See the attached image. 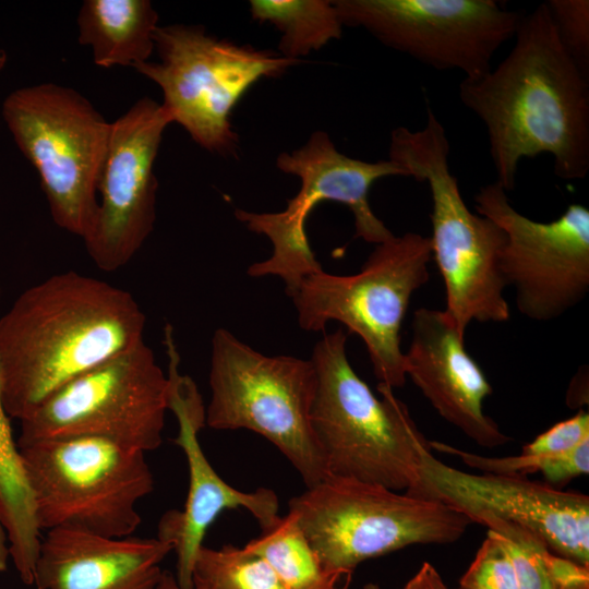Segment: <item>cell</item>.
Segmentation results:
<instances>
[{
  "label": "cell",
  "instance_id": "9",
  "mask_svg": "<svg viewBox=\"0 0 589 589\" xmlns=\"http://www.w3.org/2000/svg\"><path fill=\"white\" fill-rule=\"evenodd\" d=\"M1 115L38 175L52 220L83 239L98 207L111 122L76 89L50 82L12 91Z\"/></svg>",
  "mask_w": 589,
  "mask_h": 589
},
{
  "label": "cell",
  "instance_id": "11",
  "mask_svg": "<svg viewBox=\"0 0 589 589\" xmlns=\"http://www.w3.org/2000/svg\"><path fill=\"white\" fill-rule=\"evenodd\" d=\"M276 166L301 182L286 208L277 213L235 212L239 221L250 231L268 238L273 247L268 259L248 267L249 276H277L290 296L306 276L323 269L310 247L305 225L310 213L325 201L349 207L356 238L378 244L394 236L369 202L375 181L389 176L407 177L404 168L393 160L370 163L351 158L337 151L327 133L316 131L300 148L278 155Z\"/></svg>",
  "mask_w": 589,
  "mask_h": 589
},
{
  "label": "cell",
  "instance_id": "18",
  "mask_svg": "<svg viewBox=\"0 0 589 589\" xmlns=\"http://www.w3.org/2000/svg\"><path fill=\"white\" fill-rule=\"evenodd\" d=\"M412 337L404 352L406 376L420 388L442 418L483 447L506 444L509 437L483 411L492 386L467 352L465 336L444 311L419 308Z\"/></svg>",
  "mask_w": 589,
  "mask_h": 589
},
{
  "label": "cell",
  "instance_id": "20",
  "mask_svg": "<svg viewBox=\"0 0 589 589\" xmlns=\"http://www.w3.org/2000/svg\"><path fill=\"white\" fill-rule=\"evenodd\" d=\"M158 13L148 0H85L77 14V40L104 69L149 61Z\"/></svg>",
  "mask_w": 589,
  "mask_h": 589
},
{
  "label": "cell",
  "instance_id": "3",
  "mask_svg": "<svg viewBox=\"0 0 589 589\" xmlns=\"http://www.w3.org/2000/svg\"><path fill=\"white\" fill-rule=\"evenodd\" d=\"M347 338L341 328L325 334L310 358L316 372L311 423L327 476L411 494L429 441L393 388L377 384L376 397L356 373Z\"/></svg>",
  "mask_w": 589,
  "mask_h": 589
},
{
  "label": "cell",
  "instance_id": "30",
  "mask_svg": "<svg viewBox=\"0 0 589 589\" xmlns=\"http://www.w3.org/2000/svg\"><path fill=\"white\" fill-rule=\"evenodd\" d=\"M10 560L9 540L0 517V573L7 570Z\"/></svg>",
  "mask_w": 589,
  "mask_h": 589
},
{
  "label": "cell",
  "instance_id": "22",
  "mask_svg": "<svg viewBox=\"0 0 589 589\" xmlns=\"http://www.w3.org/2000/svg\"><path fill=\"white\" fill-rule=\"evenodd\" d=\"M243 548L262 557L289 589H321L340 579L323 570L297 517L290 512L278 516Z\"/></svg>",
  "mask_w": 589,
  "mask_h": 589
},
{
  "label": "cell",
  "instance_id": "26",
  "mask_svg": "<svg viewBox=\"0 0 589 589\" xmlns=\"http://www.w3.org/2000/svg\"><path fill=\"white\" fill-rule=\"evenodd\" d=\"M458 589H518L513 562L491 531L460 578Z\"/></svg>",
  "mask_w": 589,
  "mask_h": 589
},
{
  "label": "cell",
  "instance_id": "5",
  "mask_svg": "<svg viewBox=\"0 0 589 589\" xmlns=\"http://www.w3.org/2000/svg\"><path fill=\"white\" fill-rule=\"evenodd\" d=\"M288 508L323 570L340 578L409 545L455 542L472 524L440 501L334 476L290 498Z\"/></svg>",
  "mask_w": 589,
  "mask_h": 589
},
{
  "label": "cell",
  "instance_id": "4",
  "mask_svg": "<svg viewBox=\"0 0 589 589\" xmlns=\"http://www.w3.org/2000/svg\"><path fill=\"white\" fill-rule=\"evenodd\" d=\"M425 111L422 129L392 131L389 159L429 187L432 259L444 283V313L465 336L472 322L504 323L510 317L501 262L505 233L493 220L468 208L449 168L445 128L429 105Z\"/></svg>",
  "mask_w": 589,
  "mask_h": 589
},
{
  "label": "cell",
  "instance_id": "17",
  "mask_svg": "<svg viewBox=\"0 0 589 589\" xmlns=\"http://www.w3.org/2000/svg\"><path fill=\"white\" fill-rule=\"evenodd\" d=\"M168 356V410L178 421L173 442L187 458L189 488L182 509L166 512L157 538L170 543L176 553V578L183 589H193L192 573L196 555L211 525L226 509L244 508L266 528L279 516V500L268 488L251 492L228 484L213 468L199 441L205 424V406L194 381L179 372L180 356L173 329H165Z\"/></svg>",
  "mask_w": 589,
  "mask_h": 589
},
{
  "label": "cell",
  "instance_id": "27",
  "mask_svg": "<svg viewBox=\"0 0 589 589\" xmlns=\"http://www.w3.org/2000/svg\"><path fill=\"white\" fill-rule=\"evenodd\" d=\"M545 4L563 47L589 75V1L549 0Z\"/></svg>",
  "mask_w": 589,
  "mask_h": 589
},
{
  "label": "cell",
  "instance_id": "19",
  "mask_svg": "<svg viewBox=\"0 0 589 589\" xmlns=\"http://www.w3.org/2000/svg\"><path fill=\"white\" fill-rule=\"evenodd\" d=\"M172 545L156 538H111L57 527L41 537L37 589H156Z\"/></svg>",
  "mask_w": 589,
  "mask_h": 589
},
{
  "label": "cell",
  "instance_id": "12",
  "mask_svg": "<svg viewBox=\"0 0 589 589\" xmlns=\"http://www.w3.org/2000/svg\"><path fill=\"white\" fill-rule=\"evenodd\" d=\"M168 378L143 340L73 378L23 418L16 443L94 436L144 453L163 443Z\"/></svg>",
  "mask_w": 589,
  "mask_h": 589
},
{
  "label": "cell",
  "instance_id": "32",
  "mask_svg": "<svg viewBox=\"0 0 589 589\" xmlns=\"http://www.w3.org/2000/svg\"><path fill=\"white\" fill-rule=\"evenodd\" d=\"M8 62V56L4 49L0 47V73L3 71Z\"/></svg>",
  "mask_w": 589,
  "mask_h": 589
},
{
  "label": "cell",
  "instance_id": "28",
  "mask_svg": "<svg viewBox=\"0 0 589 589\" xmlns=\"http://www.w3.org/2000/svg\"><path fill=\"white\" fill-rule=\"evenodd\" d=\"M589 440V413L580 409L564 421L555 423L533 441L522 446V454L558 455L573 450Z\"/></svg>",
  "mask_w": 589,
  "mask_h": 589
},
{
  "label": "cell",
  "instance_id": "34",
  "mask_svg": "<svg viewBox=\"0 0 589 589\" xmlns=\"http://www.w3.org/2000/svg\"><path fill=\"white\" fill-rule=\"evenodd\" d=\"M363 589H381V588L376 584L369 582V584L364 585Z\"/></svg>",
  "mask_w": 589,
  "mask_h": 589
},
{
  "label": "cell",
  "instance_id": "2",
  "mask_svg": "<svg viewBox=\"0 0 589 589\" xmlns=\"http://www.w3.org/2000/svg\"><path fill=\"white\" fill-rule=\"evenodd\" d=\"M134 297L69 271L24 290L0 318L2 400L21 421L73 378L144 340Z\"/></svg>",
  "mask_w": 589,
  "mask_h": 589
},
{
  "label": "cell",
  "instance_id": "31",
  "mask_svg": "<svg viewBox=\"0 0 589 589\" xmlns=\"http://www.w3.org/2000/svg\"><path fill=\"white\" fill-rule=\"evenodd\" d=\"M156 589H183L177 581L175 574L164 570ZM199 589V588H193Z\"/></svg>",
  "mask_w": 589,
  "mask_h": 589
},
{
  "label": "cell",
  "instance_id": "25",
  "mask_svg": "<svg viewBox=\"0 0 589 589\" xmlns=\"http://www.w3.org/2000/svg\"><path fill=\"white\" fill-rule=\"evenodd\" d=\"M471 521L485 526L502 542L513 562L518 589H560L551 567L554 552L540 537L489 513L478 514Z\"/></svg>",
  "mask_w": 589,
  "mask_h": 589
},
{
  "label": "cell",
  "instance_id": "14",
  "mask_svg": "<svg viewBox=\"0 0 589 589\" xmlns=\"http://www.w3.org/2000/svg\"><path fill=\"white\" fill-rule=\"evenodd\" d=\"M477 214L505 233L502 269L518 311L548 322L579 304L589 292V209L570 204L556 219L536 221L519 213L496 182L474 195Z\"/></svg>",
  "mask_w": 589,
  "mask_h": 589
},
{
  "label": "cell",
  "instance_id": "33",
  "mask_svg": "<svg viewBox=\"0 0 589 589\" xmlns=\"http://www.w3.org/2000/svg\"><path fill=\"white\" fill-rule=\"evenodd\" d=\"M321 589H348V581L345 582L342 586L339 585V581H335Z\"/></svg>",
  "mask_w": 589,
  "mask_h": 589
},
{
  "label": "cell",
  "instance_id": "13",
  "mask_svg": "<svg viewBox=\"0 0 589 589\" xmlns=\"http://www.w3.org/2000/svg\"><path fill=\"white\" fill-rule=\"evenodd\" d=\"M342 25L361 27L386 47L464 79L492 69L514 38L521 13L494 0H336Z\"/></svg>",
  "mask_w": 589,
  "mask_h": 589
},
{
  "label": "cell",
  "instance_id": "6",
  "mask_svg": "<svg viewBox=\"0 0 589 589\" xmlns=\"http://www.w3.org/2000/svg\"><path fill=\"white\" fill-rule=\"evenodd\" d=\"M208 382L206 426L262 435L294 467L306 488L327 477L311 423L316 372L310 359L266 356L218 328L212 338Z\"/></svg>",
  "mask_w": 589,
  "mask_h": 589
},
{
  "label": "cell",
  "instance_id": "24",
  "mask_svg": "<svg viewBox=\"0 0 589 589\" xmlns=\"http://www.w3.org/2000/svg\"><path fill=\"white\" fill-rule=\"evenodd\" d=\"M192 581L199 589H289L262 557L232 544L203 545Z\"/></svg>",
  "mask_w": 589,
  "mask_h": 589
},
{
  "label": "cell",
  "instance_id": "23",
  "mask_svg": "<svg viewBox=\"0 0 589 589\" xmlns=\"http://www.w3.org/2000/svg\"><path fill=\"white\" fill-rule=\"evenodd\" d=\"M431 449L453 455L482 473L520 476L540 472L549 484L563 485L589 472V440L570 452L558 455L518 454L488 457L469 453L438 441H429Z\"/></svg>",
  "mask_w": 589,
  "mask_h": 589
},
{
  "label": "cell",
  "instance_id": "16",
  "mask_svg": "<svg viewBox=\"0 0 589 589\" xmlns=\"http://www.w3.org/2000/svg\"><path fill=\"white\" fill-rule=\"evenodd\" d=\"M420 480L410 494L436 500L466 515L481 513L518 524L555 554L589 566V496L520 476L470 473L421 455Z\"/></svg>",
  "mask_w": 589,
  "mask_h": 589
},
{
  "label": "cell",
  "instance_id": "29",
  "mask_svg": "<svg viewBox=\"0 0 589 589\" xmlns=\"http://www.w3.org/2000/svg\"><path fill=\"white\" fill-rule=\"evenodd\" d=\"M402 589H448L437 569L424 562Z\"/></svg>",
  "mask_w": 589,
  "mask_h": 589
},
{
  "label": "cell",
  "instance_id": "10",
  "mask_svg": "<svg viewBox=\"0 0 589 589\" xmlns=\"http://www.w3.org/2000/svg\"><path fill=\"white\" fill-rule=\"evenodd\" d=\"M158 61L134 68L163 93L160 104L206 151L233 155L238 134L231 112L263 77H276L300 62L251 46L218 39L199 25H159L155 32Z\"/></svg>",
  "mask_w": 589,
  "mask_h": 589
},
{
  "label": "cell",
  "instance_id": "1",
  "mask_svg": "<svg viewBox=\"0 0 589 589\" xmlns=\"http://www.w3.org/2000/svg\"><path fill=\"white\" fill-rule=\"evenodd\" d=\"M500 64L458 86L461 104L483 123L496 183L516 185L522 158L553 157L562 180L589 171V75L556 34L545 2L522 14Z\"/></svg>",
  "mask_w": 589,
  "mask_h": 589
},
{
  "label": "cell",
  "instance_id": "21",
  "mask_svg": "<svg viewBox=\"0 0 589 589\" xmlns=\"http://www.w3.org/2000/svg\"><path fill=\"white\" fill-rule=\"evenodd\" d=\"M254 21L271 23L280 33L281 56L298 59L339 39L342 23L333 1L328 0H251Z\"/></svg>",
  "mask_w": 589,
  "mask_h": 589
},
{
  "label": "cell",
  "instance_id": "15",
  "mask_svg": "<svg viewBox=\"0 0 589 589\" xmlns=\"http://www.w3.org/2000/svg\"><path fill=\"white\" fill-rule=\"evenodd\" d=\"M170 123L161 105L149 97L136 100L111 122L97 189L98 207L83 238L91 260L104 272L127 265L154 230L155 161Z\"/></svg>",
  "mask_w": 589,
  "mask_h": 589
},
{
  "label": "cell",
  "instance_id": "7",
  "mask_svg": "<svg viewBox=\"0 0 589 589\" xmlns=\"http://www.w3.org/2000/svg\"><path fill=\"white\" fill-rule=\"evenodd\" d=\"M39 528L130 537L137 504L154 490L144 452L110 440L71 436L17 444Z\"/></svg>",
  "mask_w": 589,
  "mask_h": 589
},
{
  "label": "cell",
  "instance_id": "8",
  "mask_svg": "<svg viewBox=\"0 0 589 589\" xmlns=\"http://www.w3.org/2000/svg\"><path fill=\"white\" fill-rule=\"evenodd\" d=\"M431 260L430 237L409 231L375 244L357 274L306 276L289 296L299 326L321 332L330 321L341 323L362 339L377 384L401 387L400 330L413 292L430 278Z\"/></svg>",
  "mask_w": 589,
  "mask_h": 589
}]
</instances>
